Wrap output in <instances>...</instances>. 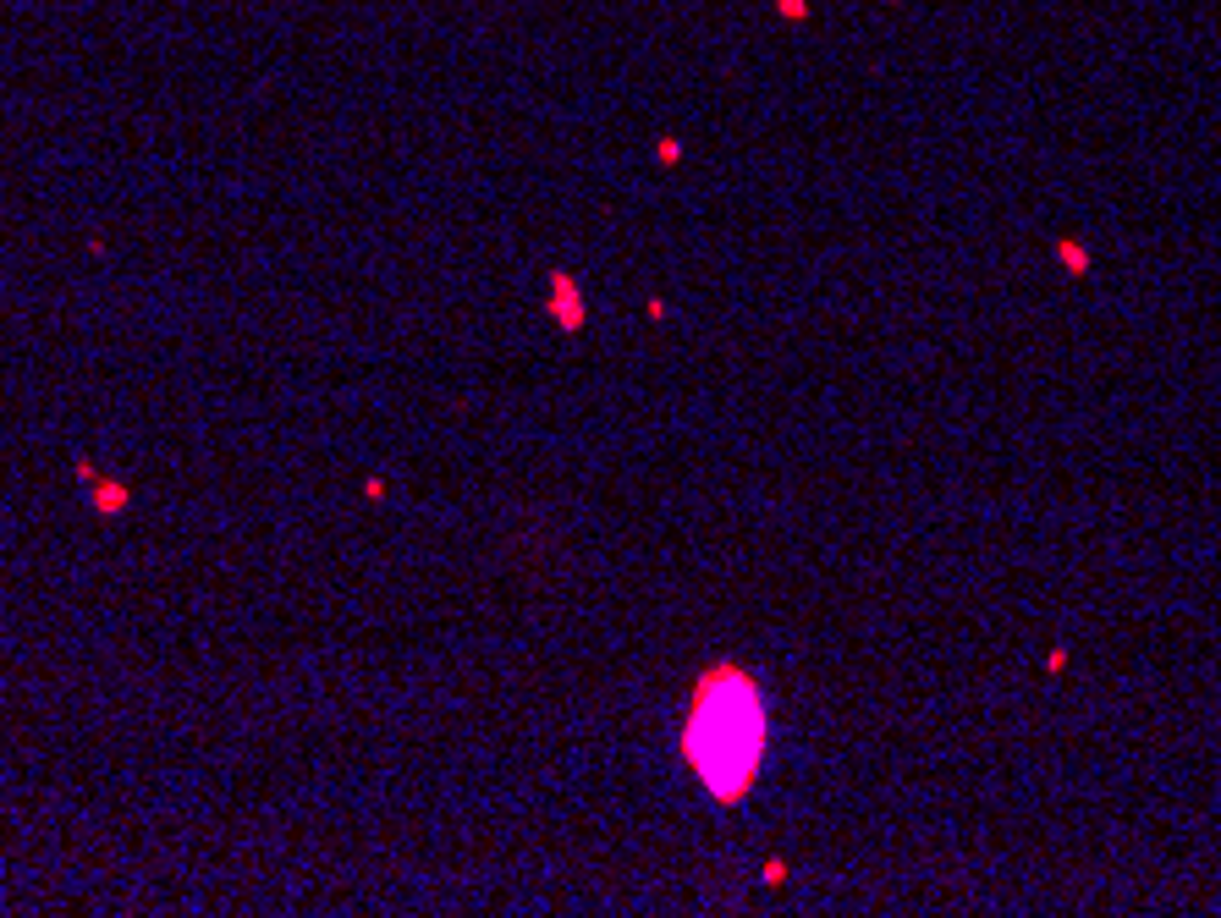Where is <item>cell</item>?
<instances>
[{
	"label": "cell",
	"mask_w": 1221,
	"mask_h": 918,
	"mask_svg": "<svg viewBox=\"0 0 1221 918\" xmlns=\"http://www.w3.org/2000/svg\"><path fill=\"white\" fill-rule=\"evenodd\" d=\"M556 314H562V319H567L573 330L583 325V308H578V287H573L567 275H556Z\"/></svg>",
	"instance_id": "cell-2"
},
{
	"label": "cell",
	"mask_w": 1221,
	"mask_h": 918,
	"mask_svg": "<svg viewBox=\"0 0 1221 918\" xmlns=\"http://www.w3.org/2000/svg\"><path fill=\"white\" fill-rule=\"evenodd\" d=\"M683 753L721 803H737L754 787V770L765 753V704L754 677H743L737 666H715L699 682Z\"/></svg>",
	"instance_id": "cell-1"
},
{
	"label": "cell",
	"mask_w": 1221,
	"mask_h": 918,
	"mask_svg": "<svg viewBox=\"0 0 1221 918\" xmlns=\"http://www.w3.org/2000/svg\"><path fill=\"white\" fill-rule=\"evenodd\" d=\"M1056 259H1062V264H1067L1073 275H1084V270H1090V253H1084L1078 242H1062V248H1056Z\"/></svg>",
	"instance_id": "cell-3"
}]
</instances>
